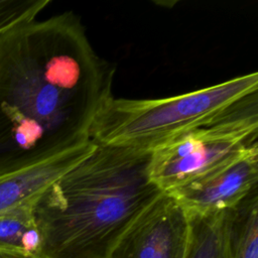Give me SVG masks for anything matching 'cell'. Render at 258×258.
Returning <instances> with one entry per match:
<instances>
[{
	"mask_svg": "<svg viewBox=\"0 0 258 258\" xmlns=\"http://www.w3.org/2000/svg\"><path fill=\"white\" fill-rule=\"evenodd\" d=\"M188 215L163 192L120 238L108 258H184Z\"/></svg>",
	"mask_w": 258,
	"mask_h": 258,
	"instance_id": "8992f818",
	"label": "cell"
},
{
	"mask_svg": "<svg viewBox=\"0 0 258 258\" xmlns=\"http://www.w3.org/2000/svg\"><path fill=\"white\" fill-rule=\"evenodd\" d=\"M258 96L253 94L218 117L189 129L150 152V180L169 192L257 144Z\"/></svg>",
	"mask_w": 258,
	"mask_h": 258,
	"instance_id": "277c9868",
	"label": "cell"
},
{
	"mask_svg": "<svg viewBox=\"0 0 258 258\" xmlns=\"http://www.w3.org/2000/svg\"><path fill=\"white\" fill-rule=\"evenodd\" d=\"M257 181L258 143L165 194L171 196L188 215H206L235 208L257 188Z\"/></svg>",
	"mask_w": 258,
	"mask_h": 258,
	"instance_id": "5b68a950",
	"label": "cell"
},
{
	"mask_svg": "<svg viewBox=\"0 0 258 258\" xmlns=\"http://www.w3.org/2000/svg\"><path fill=\"white\" fill-rule=\"evenodd\" d=\"M188 220L189 234L184 258H229L228 211L188 215Z\"/></svg>",
	"mask_w": 258,
	"mask_h": 258,
	"instance_id": "9c48e42d",
	"label": "cell"
},
{
	"mask_svg": "<svg viewBox=\"0 0 258 258\" xmlns=\"http://www.w3.org/2000/svg\"><path fill=\"white\" fill-rule=\"evenodd\" d=\"M35 201L0 215V253L19 258H39L41 240L34 217Z\"/></svg>",
	"mask_w": 258,
	"mask_h": 258,
	"instance_id": "ba28073f",
	"label": "cell"
},
{
	"mask_svg": "<svg viewBox=\"0 0 258 258\" xmlns=\"http://www.w3.org/2000/svg\"><path fill=\"white\" fill-rule=\"evenodd\" d=\"M150 151L99 145L35 201L39 258H108L163 192L150 180Z\"/></svg>",
	"mask_w": 258,
	"mask_h": 258,
	"instance_id": "7a4b0ae2",
	"label": "cell"
},
{
	"mask_svg": "<svg viewBox=\"0 0 258 258\" xmlns=\"http://www.w3.org/2000/svg\"><path fill=\"white\" fill-rule=\"evenodd\" d=\"M0 258H19V257L10 256V255H6V254H2V253H0Z\"/></svg>",
	"mask_w": 258,
	"mask_h": 258,
	"instance_id": "7c38bea8",
	"label": "cell"
},
{
	"mask_svg": "<svg viewBox=\"0 0 258 258\" xmlns=\"http://www.w3.org/2000/svg\"><path fill=\"white\" fill-rule=\"evenodd\" d=\"M114 75L71 11L1 34L0 175L90 140Z\"/></svg>",
	"mask_w": 258,
	"mask_h": 258,
	"instance_id": "6da1fadb",
	"label": "cell"
},
{
	"mask_svg": "<svg viewBox=\"0 0 258 258\" xmlns=\"http://www.w3.org/2000/svg\"><path fill=\"white\" fill-rule=\"evenodd\" d=\"M257 92L258 74L254 72L167 98L111 97L95 117L89 139L99 145L151 152Z\"/></svg>",
	"mask_w": 258,
	"mask_h": 258,
	"instance_id": "3957f363",
	"label": "cell"
},
{
	"mask_svg": "<svg viewBox=\"0 0 258 258\" xmlns=\"http://www.w3.org/2000/svg\"><path fill=\"white\" fill-rule=\"evenodd\" d=\"M229 258H258V191L228 211Z\"/></svg>",
	"mask_w": 258,
	"mask_h": 258,
	"instance_id": "30bf717a",
	"label": "cell"
},
{
	"mask_svg": "<svg viewBox=\"0 0 258 258\" xmlns=\"http://www.w3.org/2000/svg\"><path fill=\"white\" fill-rule=\"evenodd\" d=\"M96 146L92 140L26 167L0 175V215L36 200Z\"/></svg>",
	"mask_w": 258,
	"mask_h": 258,
	"instance_id": "52a82bcc",
	"label": "cell"
},
{
	"mask_svg": "<svg viewBox=\"0 0 258 258\" xmlns=\"http://www.w3.org/2000/svg\"><path fill=\"white\" fill-rule=\"evenodd\" d=\"M50 0H0V35L36 16Z\"/></svg>",
	"mask_w": 258,
	"mask_h": 258,
	"instance_id": "8fae6325",
	"label": "cell"
}]
</instances>
